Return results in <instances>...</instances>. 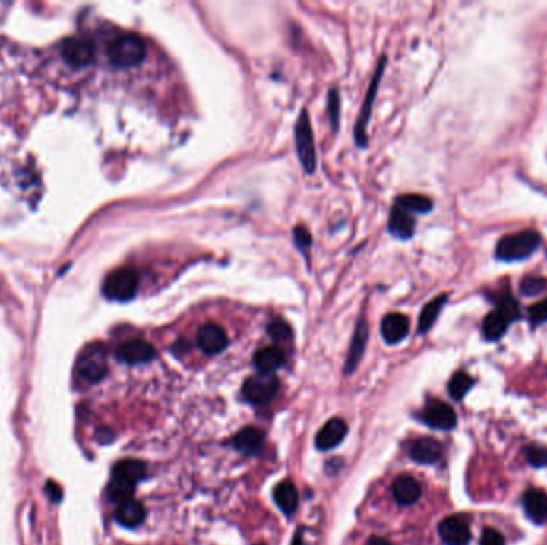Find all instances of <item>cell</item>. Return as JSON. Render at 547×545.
Here are the masks:
<instances>
[{"label": "cell", "instance_id": "obj_30", "mask_svg": "<svg viewBox=\"0 0 547 545\" xmlns=\"http://www.w3.org/2000/svg\"><path fill=\"white\" fill-rule=\"evenodd\" d=\"M523 455H525L526 462L533 465V467L541 469L547 465V450L543 448V446H538V445L526 446Z\"/></svg>", "mask_w": 547, "mask_h": 545}, {"label": "cell", "instance_id": "obj_33", "mask_svg": "<svg viewBox=\"0 0 547 545\" xmlns=\"http://www.w3.org/2000/svg\"><path fill=\"white\" fill-rule=\"evenodd\" d=\"M528 318L533 325H541L547 320V298L539 301L535 306L530 307Z\"/></svg>", "mask_w": 547, "mask_h": 545}, {"label": "cell", "instance_id": "obj_34", "mask_svg": "<svg viewBox=\"0 0 547 545\" xmlns=\"http://www.w3.org/2000/svg\"><path fill=\"white\" fill-rule=\"evenodd\" d=\"M480 545H506L503 534L493 528H486L480 537Z\"/></svg>", "mask_w": 547, "mask_h": 545}, {"label": "cell", "instance_id": "obj_29", "mask_svg": "<svg viewBox=\"0 0 547 545\" xmlns=\"http://www.w3.org/2000/svg\"><path fill=\"white\" fill-rule=\"evenodd\" d=\"M268 333L274 341H277V343H286V341L293 339L291 326L280 318L271 321L268 326Z\"/></svg>", "mask_w": 547, "mask_h": 545}, {"label": "cell", "instance_id": "obj_26", "mask_svg": "<svg viewBox=\"0 0 547 545\" xmlns=\"http://www.w3.org/2000/svg\"><path fill=\"white\" fill-rule=\"evenodd\" d=\"M445 303H447V296L445 294H442V296L432 299L431 303H427L424 306V308H422V312L420 315V323H418L420 333H427L429 330H431Z\"/></svg>", "mask_w": 547, "mask_h": 545}, {"label": "cell", "instance_id": "obj_6", "mask_svg": "<svg viewBox=\"0 0 547 545\" xmlns=\"http://www.w3.org/2000/svg\"><path fill=\"white\" fill-rule=\"evenodd\" d=\"M295 140H296V152L298 159L301 162L303 168L308 173H314L317 168V152L314 144V133H312L311 120L308 110L303 109L301 115L298 117L296 128H295Z\"/></svg>", "mask_w": 547, "mask_h": 545}, {"label": "cell", "instance_id": "obj_11", "mask_svg": "<svg viewBox=\"0 0 547 545\" xmlns=\"http://www.w3.org/2000/svg\"><path fill=\"white\" fill-rule=\"evenodd\" d=\"M421 417L429 427L439 430H452L456 425V421H458L452 406L440 402V400H434V402L429 403L422 411Z\"/></svg>", "mask_w": 547, "mask_h": 545}, {"label": "cell", "instance_id": "obj_14", "mask_svg": "<svg viewBox=\"0 0 547 545\" xmlns=\"http://www.w3.org/2000/svg\"><path fill=\"white\" fill-rule=\"evenodd\" d=\"M440 539L447 545H467L471 542V529L462 517H447L439 524Z\"/></svg>", "mask_w": 547, "mask_h": 545}, {"label": "cell", "instance_id": "obj_4", "mask_svg": "<svg viewBox=\"0 0 547 545\" xmlns=\"http://www.w3.org/2000/svg\"><path fill=\"white\" fill-rule=\"evenodd\" d=\"M140 288V275L135 269H117L110 272L104 280L103 293L104 296L113 301H130L135 298Z\"/></svg>", "mask_w": 547, "mask_h": 545}, {"label": "cell", "instance_id": "obj_31", "mask_svg": "<svg viewBox=\"0 0 547 545\" xmlns=\"http://www.w3.org/2000/svg\"><path fill=\"white\" fill-rule=\"evenodd\" d=\"M546 288L547 280L539 277H526L522 280V284H520V291H522L525 296H536V294L546 291Z\"/></svg>", "mask_w": 547, "mask_h": 545}, {"label": "cell", "instance_id": "obj_8", "mask_svg": "<svg viewBox=\"0 0 547 545\" xmlns=\"http://www.w3.org/2000/svg\"><path fill=\"white\" fill-rule=\"evenodd\" d=\"M63 61L74 69H83L95 61L96 48L85 37H69L60 47Z\"/></svg>", "mask_w": 547, "mask_h": 545}, {"label": "cell", "instance_id": "obj_9", "mask_svg": "<svg viewBox=\"0 0 547 545\" xmlns=\"http://www.w3.org/2000/svg\"><path fill=\"white\" fill-rule=\"evenodd\" d=\"M280 383L274 374L259 373L256 376H251L244 384V398L253 405H264L277 395Z\"/></svg>", "mask_w": 547, "mask_h": 545}, {"label": "cell", "instance_id": "obj_36", "mask_svg": "<svg viewBox=\"0 0 547 545\" xmlns=\"http://www.w3.org/2000/svg\"><path fill=\"white\" fill-rule=\"evenodd\" d=\"M45 491H47L48 497H50L53 502H60V501H61L63 492H61L60 486H58L55 482H48L47 486H45Z\"/></svg>", "mask_w": 547, "mask_h": 545}, {"label": "cell", "instance_id": "obj_38", "mask_svg": "<svg viewBox=\"0 0 547 545\" xmlns=\"http://www.w3.org/2000/svg\"><path fill=\"white\" fill-rule=\"evenodd\" d=\"M293 545H303V533L301 531H299V533L296 534L295 541H293Z\"/></svg>", "mask_w": 547, "mask_h": 545}, {"label": "cell", "instance_id": "obj_23", "mask_svg": "<svg viewBox=\"0 0 547 545\" xmlns=\"http://www.w3.org/2000/svg\"><path fill=\"white\" fill-rule=\"evenodd\" d=\"M145 507H142L141 502L135 501V499H128V501L119 504V507L115 510V520L125 528L140 526V524L145 521Z\"/></svg>", "mask_w": 547, "mask_h": 545}, {"label": "cell", "instance_id": "obj_35", "mask_svg": "<svg viewBox=\"0 0 547 545\" xmlns=\"http://www.w3.org/2000/svg\"><path fill=\"white\" fill-rule=\"evenodd\" d=\"M293 235H295V242L299 248L306 249L312 245V237L306 227H303V226L295 227V232H293Z\"/></svg>", "mask_w": 547, "mask_h": 545}, {"label": "cell", "instance_id": "obj_37", "mask_svg": "<svg viewBox=\"0 0 547 545\" xmlns=\"http://www.w3.org/2000/svg\"><path fill=\"white\" fill-rule=\"evenodd\" d=\"M368 545H390V544L386 539H382V537H371L368 541Z\"/></svg>", "mask_w": 547, "mask_h": 545}, {"label": "cell", "instance_id": "obj_7", "mask_svg": "<svg viewBox=\"0 0 547 545\" xmlns=\"http://www.w3.org/2000/svg\"><path fill=\"white\" fill-rule=\"evenodd\" d=\"M520 317V311L512 298L501 301L498 308H494L484 320V336L488 341H498L507 331L512 320Z\"/></svg>", "mask_w": 547, "mask_h": 545}, {"label": "cell", "instance_id": "obj_32", "mask_svg": "<svg viewBox=\"0 0 547 545\" xmlns=\"http://www.w3.org/2000/svg\"><path fill=\"white\" fill-rule=\"evenodd\" d=\"M340 109H341L340 93H338V90L333 88L328 93V115L335 130H338V127H340Z\"/></svg>", "mask_w": 547, "mask_h": 545}, {"label": "cell", "instance_id": "obj_24", "mask_svg": "<svg viewBox=\"0 0 547 545\" xmlns=\"http://www.w3.org/2000/svg\"><path fill=\"white\" fill-rule=\"evenodd\" d=\"M389 232L397 239H410L415 232V219L408 214V212L399 207H394L389 216Z\"/></svg>", "mask_w": 547, "mask_h": 545}, {"label": "cell", "instance_id": "obj_18", "mask_svg": "<svg viewBox=\"0 0 547 545\" xmlns=\"http://www.w3.org/2000/svg\"><path fill=\"white\" fill-rule=\"evenodd\" d=\"M410 321L403 313H389L382 318L381 334L387 344H399L407 338Z\"/></svg>", "mask_w": 547, "mask_h": 545}, {"label": "cell", "instance_id": "obj_28", "mask_svg": "<svg viewBox=\"0 0 547 545\" xmlns=\"http://www.w3.org/2000/svg\"><path fill=\"white\" fill-rule=\"evenodd\" d=\"M474 385V379L469 376L466 371H458L453 374V378L450 379V384H448V392L454 400H461L466 393L471 390V387Z\"/></svg>", "mask_w": 547, "mask_h": 545}, {"label": "cell", "instance_id": "obj_15", "mask_svg": "<svg viewBox=\"0 0 547 545\" xmlns=\"http://www.w3.org/2000/svg\"><path fill=\"white\" fill-rule=\"evenodd\" d=\"M231 445L246 456H256L264 448V433L256 427H245L231 440Z\"/></svg>", "mask_w": 547, "mask_h": 545}, {"label": "cell", "instance_id": "obj_16", "mask_svg": "<svg viewBox=\"0 0 547 545\" xmlns=\"http://www.w3.org/2000/svg\"><path fill=\"white\" fill-rule=\"evenodd\" d=\"M348 433V425L343 419H330V421L325 424L321 430H318L317 437H316V446L318 450H331L335 446L340 445L344 437Z\"/></svg>", "mask_w": 547, "mask_h": 545}, {"label": "cell", "instance_id": "obj_19", "mask_svg": "<svg viewBox=\"0 0 547 545\" xmlns=\"http://www.w3.org/2000/svg\"><path fill=\"white\" fill-rule=\"evenodd\" d=\"M523 509L531 521L543 524L547 520V494L543 489L531 488L523 496Z\"/></svg>", "mask_w": 547, "mask_h": 545}, {"label": "cell", "instance_id": "obj_27", "mask_svg": "<svg viewBox=\"0 0 547 545\" xmlns=\"http://www.w3.org/2000/svg\"><path fill=\"white\" fill-rule=\"evenodd\" d=\"M395 207L405 209V212L424 214L432 209V202H431V199H427L426 195L407 194V195H402V197H399V199H397Z\"/></svg>", "mask_w": 547, "mask_h": 545}, {"label": "cell", "instance_id": "obj_13", "mask_svg": "<svg viewBox=\"0 0 547 545\" xmlns=\"http://www.w3.org/2000/svg\"><path fill=\"white\" fill-rule=\"evenodd\" d=\"M229 339H227L226 331L217 323H205L200 326L197 333V346L200 347L202 352L208 353V355H217V353L223 352Z\"/></svg>", "mask_w": 547, "mask_h": 545}, {"label": "cell", "instance_id": "obj_17", "mask_svg": "<svg viewBox=\"0 0 547 545\" xmlns=\"http://www.w3.org/2000/svg\"><path fill=\"white\" fill-rule=\"evenodd\" d=\"M408 455L418 464H434L442 456V445L435 438L422 437L410 445Z\"/></svg>", "mask_w": 547, "mask_h": 545}, {"label": "cell", "instance_id": "obj_22", "mask_svg": "<svg viewBox=\"0 0 547 545\" xmlns=\"http://www.w3.org/2000/svg\"><path fill=\"white\" fill-rule=\"evenodd\" d=\"M367 339H368V325H367V321L360 318V321L357 323V328L354 331L353 343H350L349 355L346 360V374L353 373L357 368V365H359L360 358L365 352V346H367Z\"/></svg>", "mask_w": 547, "mask_h": 545}, {"label": "cell", "instance_id": "obj_5", "mask_svg": "<svg viewBox=\"0 0 547 545\" xmlns=\"http://www.w3.org/2000/svg\"><path fill=\"white\" fill-rule=\"evenodd\" d=\"M77 374L88 384H98L108 374V355L101 344H91L77 360Z\"/></svg>", "mask_w": 547, "mask_h": 545}, {"label": "cell", "instance_id": "obj_21", "mask_svg": "<svg viewBox=\"0 0 547 545\" xmlns=\"http://www.w3.org/2000/svg\"><path fill=\"white\" fill-rule=\"evenodd\" d=\"M253 362H255L259 373L274 374V371H277L285 363V352L278 346L263 347L255 353Z\"/></svg>", "mask_w": 547, "mask_h": 545}, {"label": "cell", "instance_id": "obj_10", "mask_svg": "<svg viewBox=\"0 0 547 545\" xmlns=\"http://www.w3.org/2000/svg\"><path fill=\"white\" fill-rule=\"evenodd\" d=\"M384 68H386V60L382 58L380 64H377V69L373 76V81H371V85L367 91V96H365V103H363L362 110L359 114V120H357V125H355V141L360 147L367 146V140H368L367 137V125L370 120L371 108H373L375 96L377 93V85H380V82H381V76H382Z\"/></svg>", "mask_w": 547, "mask_h": 545}, {"label": "cell", "instance_id": "obj_20", "mask_svg": "<svg viewBox=\"0 0 547 545\" xmlns=\"http://www.w3.org/2000/svg\"><path fill=\"white\" fill-rule=\"evenodd\" d=\"M392 496L399 505H412L421 497V486L413 477H399L392 484Z\"/></svg>", "mask_w": 547, "mask_h": 545}, {"label": "cell", "instance_id": "obj_2", "mask_svg": "<svg viewBox=\"0 0 547 545\" xmlns=\"http://www.w3.org/2000/svg\"><path fill=\"white\" fill-rule=\"evenodd\" d=\"M109 61L117 68H133L146 58L145 41L136 34H123L115 37L108 47Z\"/></svg>", "mask_w": 547, "mask_h": 545}, {"label": "cell", "instance_id": "obj_25", "mask_svg": "<svg viewBox=\"0 0 547 545\" xmlns=\"http://www.w3.org/2000/svg\"><path fill=\"white\" fill-rule=\"evenodd\" d=\"M274 499H276L280 510L286 515L293 514L298 507V491L295 488V484L288 480H285L276 486V489H274Z\"/></svg>", "mask_w": 547, "mask_h": 545}, {"label": "cell", "instance_id": "obj_1", "mask_svg": "<svg viewBox=\"0 0 547 545\" xmlns=\"http://www.w3.org/2000/svg\"><path fill=\"white\" fill-rule=\"evenodd\" d=\"M146 475V465L138 459H123L115 464L113 478L108 486V494L114 502L122 504L133 499V491Z\"/></svg>", "mask_w": 547, "mask_h": 545}, {"label": "cell", "instance_id": "obj_12", "mask_svg": "<svg viewBox=\"0 0 547 545\" xmlns=\"http://www.w3.org/2000/svg\"><path fill=\"white\" fill-rule=\"evenodd\" d=\"M115 355L120 362L127 365H141L155 358V349L147 341L130 339L117 349Z\"/></svg>", "mask_w": 547, "mask_h": 545}, {"label": "cell", "instance_id": "obj_3", "mask_svg": "<svg viewBox=\"0 0 547 545\" xmlns=\"http://www.w3.org/2000/svg\"><path fill=\"white\" fill-rule=\"evenodd\" d=\"M541 235L535 231L509 234L498 242L496 256L501 261H522L536 251Z\"/></svg>", "mask_w": 547, "mask_h": 545}]
</instances>
